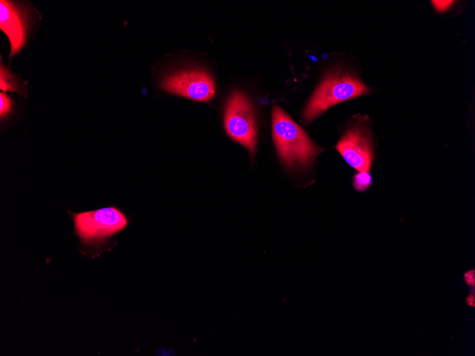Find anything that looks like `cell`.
<instances>
[{"mask_svg":"<svg viewBox=\"0 0 475 356\" xmlns=\"http://www.w3.org/2000/svg\"><path fill=\"white\" fill-rule=\"evenodd\" d=\"M272 119L273 141L281 161L290 168L311 166L324 149L279 106L273 107Z\"/></svg>","mask_w":475,"mask_h":356,"instance_id":"1","label":"cell"},{"mask_svg":"<svg viewBox=\"0 0 475 356\" xmlns=\"http://www.w3.org/2000/svg\"><path fill=\"white\" fill-rule=\"evenodd\" d=\"M370 92V88L356 75L341 68H335L324 76L313 92L304 109V122L309 123L331 107Z\"/></svg>","mask_w":475,"mask_h":356,"instance_id":"2","label":"cell"},{"mask_svg":"<svg viewBox=\"0 0 475 356\" xmlns=\"http://www.w3.org/2000/svg\"><path fill=\"white\" fill-rule=\"evenodd\" d=\"M224 124L228 135L253 156L257 147V125L253 107L245 93L235 91L231 94L225 106Z\"/></svg>","mask_w":475,"mask_h":356,"instance_id":"3","label":"cell"},{"mask_svg":"<svg viewBox=\"0 0 475 356\" xmlns=\"http://www.w3.org/2000/svg\"><path fill=\"white\" fill-rule=\"evenodd\" d=\"M73 217L77 234L89 244L101 242L127 225L124 215L114 207L75 213Z\"/></svg>","mask_w":475,"mask_h":356,"instance_id":"4","label":"cell"},{"mask_svg":"<svg viewBox=\"0 0 475 356\" xmlns=\"http://www.w3.org/2000/svg\"><path fill=\"white\" fill-rule=\"evenodd\" d=\"M160 87L166 92L201 102L210 100L215 92L212 76L199 68L171 71L162 77Z\"/></svg>","mask_w":475,"mask_h":356,"instance_id":"5","label":"cell"},{"mask_svg":"<svg viewBox=\"0 0 475 356\" xmlns=\"http://www.w3.org/2000/svg\"><path fill=\"white\" fill-rule=\"evenodd\" d=\"M345 161L359 172H368L373 160L371 134L365 124L348 128L336 145Z\"/></svg>","mask_w":475,"mask_h":356,"instance_id":"6","label":"cell"},{"mask_svg":"<svg viewBox=\"0 0 475 356\" xmlns=\"http://www.w3.org/2000/svg\"><path fill=\"white\" fill-rule=\"evenodd\" d=\"M31 9L13 1H0V28L10 43L9 58L17 54L26 45L31 24Z\"/></svg>","mask_w":475,"mask_h":356,"instance_id":"7","label":"cell"},{"mask_svg":"<svg viewBox=\"0 0 475 356\" xmlns=\"http://www.w3.org/2000/svg\"><path fill=\"white\" fill-rule=\"evenodd\" d=\"M0 89L4 92H16L22 95L26 92L24 83L2 64L0 66Z\"/></svg>","mask_w":475,"mask_h":356,"instance_id":"8","label":"cell"},{"mask_svg":"<svg viewBox=\"0 0 475 356\" xmlns=\"http://www.w3.org/2000/svg\"><path fill=\"white\" fill-rule=\"evenodd\" d=\"M371 183V177L368 172H359L354 176L353 185L358 191L366 190Z\"/></svg>","mask_w":475,"mask_h":356,"instance_id":"9","label":"cell"},{"mask_svg":"<svg viewBox=\"0 0 475 356\" xmlns=\"http://www.w3.org/2000/svg\"><path fill=\"white\" fill-rule=\"evenodd\" d=\"M14 102L11 98L4 92L0 93V117L2 119L12 111Z\"/></svg>","mask_w":475,"mask_h":356,"instance_id":"10","label":"cell"},{"mask_svg":"<svg viewBox=\"0 0 475 356\" xmlns=\"http://www.w3.org/2000/svg\"><path fill=\"white\" fill-rule=\"evenodd\" d=\"M435 9L439 12L447 11L453 4L452 1H432Z\"/></svg>","mask_w":475,"mask_h":356,"instance_id":"11","label":"cell"},{"mask_svg":"<svg viewBox=\"0 0 475 356\" xmlns=\"http://www.w3.org/2000/svg\"><path fill=\"white\" fill-rule=\"evenodd\" d=\"M464 280L471 286H474V271L471 270L464 274Z\"/></svg>","mask_w":475,"mask_h":356,"instance_id":"12","label":"cell"},{"mask_svg":"<svg viewBox=\"0 0 475 356\" xmlns=\"http://www.w3.org/2000/svg\"><path fill=\"white\" fill-rule=\"evenodd\" d=\"M466 303L468 305L474 306V296L473 294H470L466 298Z\"/></svg>","mask_w":475,"mask_h":356,"instance_id":"13","label":"cell"}]
</instances>
